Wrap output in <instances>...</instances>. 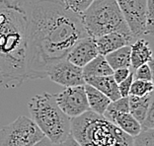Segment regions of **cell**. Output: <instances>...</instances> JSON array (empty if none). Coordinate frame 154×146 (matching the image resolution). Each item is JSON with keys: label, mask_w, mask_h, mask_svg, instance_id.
<instances>
[{"label": "cell", "mask_w": 154, "mask_h": 146, "mask_svg": "<svg viewBox=\"0 0 154 146\" xmlns=\"http://www.w3.org/2000/svg\"><path fill=\"white\" fill-rule=\"evenodd\" d=\"M32 146H52V143H51V140L48 139V137L44 136L40 141L36 142V143L33 144Z\"/></svg>", "instance_id": "cell-29"}, {"label": "cell", "mask_w": 154, "mask_h": 146, "mask_svg": "<svg viewBox=\"0 0 154 146\" xmlns=\"http://www.w3.org/2000/svg\"><path fill=\"white\" fill-rule=\"evenodd\" d=\"M129 106H128V97H121L120 99L112 101L110 105L108 106L106 111L104 112L103 116L106 117L108 120L113 123L114 119L118 114L128 113Z\"/></svg>", "instance_id": "cell-19"}, {"label": "cell", "mask_w": 154, "mask_h": 146, "mask_svg": "<svg viewBox=\"0 0 154 146\" xmlns=\"http://www.w3.org/2000/svg\"><path fill=\"white\" fill-rule=\"evenodd\" d=\"M113 123L131 136L134 137L141 131L140 123L131 113H124L118 114L114 119Z\"/></svg>", "instance_id": "cell-18"}, {"label": "cell", "mask_w": 154, "mask_h": 146, "mask_svg": "<svg viewBox=\"0 0 154 146\" xmlns=\"http://www.w3.org/2000/svg\"><path fill=\"white\" fill-rule=\"evenodd\" d=\"M154 104L153 102L150 104L147 114L144 120L141 123V129H152L154 128Z\"/></svg>", "instance_id": "cell-26"}, {"label": "cell", "mask_w": 154, "mask_h": 146, "mask_svg": "<svg viewBox=\"0 0 154 146\" xmlns=\"http://www.w3.org/2000/svg\"><path fill=\"white\" fill-rule=\"evenodd\" d=\"M135 72H134V78L145 80V81H152L153 75H152V62L149 63L142 64L134 69Z\"/></svg>", "instance_id": "cell-24"}, {"label": "cell", "mask_w": 154, "mask_h": 146, "mask_svg": "<svg viewBox=\"0 0 154 146\" xmlns=\"http://www.w3.org/2000/svg\"><path fill=\"white\" fill-rule=\"evenodd\" d=\"M84 78L91 76H107L112 75L114 70L108 63L105 55L98 54L95 58L89 61L85 66L82 67Z\"/></svg>", "instance_id": "cell-16"}, {"label": "cell", "mask_w": 154, "mask_h": 146, "mask_svg": "<svg viewBox=\"0 0 154 146\" xmlns=\"http://www.w3.org/2000/svg\"><path fill=\"white\" fill-rule=\"evenodd\" d=\"M134 146H154V128L141 129L134 137Z\"/></svg>", "instance_id": "cell-21"}, {"label": "cell", "mask_w": 154, "mask_h": 146, "mask_svg": "<svg viewBox=\"0 0 154 146\" xmlns=\"http://www.w3.org/2000/svg\"><path fill=\"white\" fill-rule=\"evenodd\" d=\"M47 77L52 82L63 87H72L85 84L82 67L73 64L66 58L51 64L48 69Z\"/></svg>", "instance_id": "cell-9"}, {"label": "cell", "mask_w": 154, "mask_h": 146, "mask_svg": "<svg viewBox=\"0 0 154 146\" xmlns=\"http://www.w3.org/2000/svg\"><path fill=\"white\" fill-rule=\"evenodd\" d=\"M31 119L52 144H60L70 134V117L59 109L54 95L34 96L27 104Z\"/></svg>", "instance_id": "cell-4"}, {"label": "cell", "mask_w": 154, "mask_h": 146, "mask_svg": "<svg viewBox=\"0 0 154 146\" xmlns=\"http://www.w3.org/2000/svg\"><path fill=\"white\" fill-rule=\"evenodd\" d=\"M113 70L119 68H131V44L118 48L105 55Z\"/></svg>", "instance_id": "cell-17"}, {"label": "cell", "mask_w": 154, "mask_h": 146, "mask_svg": "<svg viewBox=\"0 0 154 146\" xmlns=\"http://www.w3.org/2000/svg\"><path fill=\"white\" fill-rule=\"evenodd\" d=\"M134 72L131 71L127 78L125 80H122V82H120L118 84L119 92H120L121 97H128L129 96V89H131V85L132 81H134Z\"/></svg>", "instance_id": "cell-25"}, {"label": "cell", "mask_w": 154, "mask_h": 146, "mask_svg": "<svg viewBox=\"0 0 154 146\" xmlns=\"http://www.w3.org/2000/svg\"><path fill=\"white\" fill-rule=\"evenodd\" d=\"M37 0H0V89L26 81L27 32Z\"/></svg>", "instance_id": "cell-2"}, {"label": "cell", "mask_w": 154, "mask_h": 146, "mask_svg": "<svg viewBox=\"0 0 154 146\" xmlns=\"http://www.w3.org/2000/svg\"><path fill=\"white\" fill-rule=\"evenodd\" d=\"M84 85L65 87L61 92L54 94L59 109L70 119L90 111Z\"/></svg>", "instance_id": "cell-7"}, {"label": "cell", "mask_w": 154, "mask_h": 146, "mask_svg": "<svg viewBox=\"0 0 154 146\" xmlns=\"http://www.w3.org/2000/svg\"><path fill=\"white\" fill-rule=\"evenodd\" d=\"M70 134L81 146H134V137L92 111L70 119Z\"/></svg>", "instance_id": "cell-3"}, {"label": "cell", "mask_w": 154, "mask_h": 146, "mask_svg": "<svg viewBox=\"0 0 154 146\" xmlns=\"http://www.w3.org/2000/svg\"><path fill=\"white\" fill-rule=\"evenodd\" d=\"M58 146H81V145L72 137L71 134H69L67 138L63 142H61L60 144H58Z\"/></svg>", "instance_id": "cell-28"}, {"label": "cell", "mask_w": 154, "mask_h": 146, "mask_svg": "<svg viewBox=\"0 0 154 146\" xmlns=\"http://www.w3.org/2000/svg\"><path fill=\"white\" fill-rule=\"evenodd\" d=\"M131 72V69H129V68H119V69H116V70H114L112 76H113V78L116 81V83L119 84V83L122 82V80H125V78H127Z\"/></svg>", "instance_id": "cell-27"}, {"label": "cell", "mask_w": 154, "mask_h": 146, "mask_svg": "<svg viewBox=\"0 0 154 146\" xmlns=\"http://www.w3.org/2000/svg\"><path fill=\"white\" fill-rule=\"evenodd\" d=\"M87 36L81 17L64 0H37L27 32V80L45 78L51 65L66 58L76 41Z\"/></svg>", "instance_id": "cell-1"}, {"label": "cell", "mask_w": 154, "mask_h": 146, "mask_svg": "<svg viewBox=\"0 0 154 146\" xmlns=\"http://www.w3.org/2000/svg\"><path fill=\"white\" fill-rule=\"evenodd\" d=\"M93 1L94 0H64V3L70 11L81 16Z\"/></svg>", "instance_id": "cell-22"}, {"label": "cell", "mask_w": 154, "mask_h": 146, "mask_svg": "<svg viewBox=\"0 0 154 146\" xmlns=\"http://www.w3.org/2000/svg\"><path fill=\"white\" fill-rule=\"evenodd\" d=\"M84 79H85L86 84H89L97 90H99L111 101H116L121 98L118 84L116 83L112 75L91 76V77H85Z\"/></svg>", "instance_id": "cell-13"}, {"label": "cell", "mask_w": 154, "mask_h": 146, "mask_svg": "<svg viewBox=\"0 0 154 146\" xmlns=\"http://www.w3.org/2000/svg\"><path fill=\"white\" fill-rule=\"evenodd\" d=\"M135 39L142 38L145 32V16L147 0H116Z\"/></svg>", "instance_id": "cell-8"}, {"label": "cell", "mask_w": 154, "mask_h": 146, "mask_svg": "<svg viewBox=\"0 0 154 146\" xmlns=\"http://www.w3.org/2000/svg\"><path fill=\"white\" fill-rule=\"evenodd\" d=\"M84 88H85L87 102H88L90 111L103 116L104 112L106 111L112 101L106 95H104L102 92H100L99 90H97L89 84L85 83Z\"/></svg>", "instance_id": "cell-14"}, {"label": "cell", "mask_w": 154, "mask_h": 146, "mask_svg": "<svg viewBox=\"0 0 154 146\" xmlns=\"http://www.w3.org/2000/svg\"><path fill=\"white\" fill-rule=\"evenodd\" d=\"M80 17L87 35L94 39L116 32L134 41L116 0H94Z\"/></svg>", "instance_id": "cell-5"}, {"label": "cell", "mask_w": 154, "mask_h": 146, "mask_svg": "<svg viewBox=\"0 0 154 146\" xmlns=\"http://www.w3.org/2000/svg\"><path fill=\"white\" fill-rule=\"evenodd\" d=\"M152 50L148 41L143 38L134 40L131 44V67L136 69L142 64L152 62Z\"/></svg>", "instance_id": "cell-12"}, {"label": "cell", "mask_w": 154, "mask_h": 146, "mask_svg": "<svg viewBox=\"0 0 154 146\" xmlns=\"http://www.w3.org/2000/svg\"><path fill=\"white\" fill-rule=\"evenodd\" d=\"M154 85L152 81H145V80L134 78L129 89V95L142 97L153 92Z\"/></svg>", "instance_id": "cell-20"}, {"label": "cell", "mask_w": 154, "mask_h": 146, "mask_svg": "<svg viewBox=\"0 0 154 146\" xmlns=\"http://www.w3.org/2000/svg\"><path fill=\"white\" fill-rule=\"evenodd\" d=\"M45 136L31 117L19 116L0 128V146H32Z\"/></svg>", "instance_id": "cell-6"}, {"label": "cell", "mask_w": 154, "mask_h": 146, "mask_svg": "<svg viewBox=\"0 0 154 146\" xmlns=\"http://www.w3.org/2000/svg\"><path fill=\"white\" fill-rule=\"evenodd\" d=\"M153 11H154V0H147L144 36H152L153 35V26H154V12Z\"/></svg>", "instance_id": "cell-23"}, {"label": "cell", "mask_w": 154, "mask_h": 146, "mask_svg": "<svg viewBox=\"0 0 154 146\" xmlns=\"http://www.w3.org/2000/svg\"><path fill=\"white\" fill-rule=\"evenodd\" d=\"M95 44L99 54L106 55L118 48L132 44V40L120 33H108L95 38Z\"/></svg>", "instance_id": "cell-11"}, {"label": "cell", "mask_w": 154, "mask_h": 146, "mask_svg": "<svg viewBox=\"0 0 154 146\" xmlns=\"http://www.w3.org/2000/svg\"><path fill=\"white\" fill-rule=\"evenodd\" d=\"M153 102V92L147 94L145 96L137 97V96H128V106L129 113L134 116L139 123H141L144 120V117L147 114L150 104Z\"/></svg>", "instance_id": "cell-15"}, {"label": "cell", "mask_w": 154, "mask_h": 146, "mask_svg": "<svg viewBox=\"0 0 154 146\" xmlns=\"http://www.w3.org/2000/svg\"><path fill=\"white\" fill-rule=\"evenodd\" d=\"M98 54L99 53L95 44V39L87 36L76 41L66 55V59L77 66L83 67Z\"/></svg>", "instance_id": "cell-10"}]
</instances>
